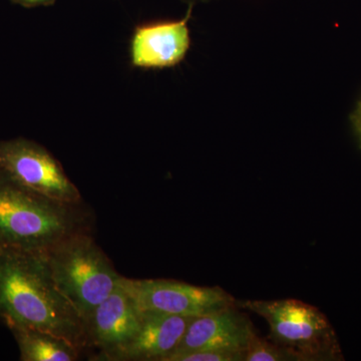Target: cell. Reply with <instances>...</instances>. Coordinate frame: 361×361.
Returning a JSON list of instances; mask_svg holds the SVG:
<instances>
[{
  "label": "cell",
  "instance_id": "cell-13",
  "mask_svg": "<svg viewBox=\"0 0 361 361\" xmlns=\"http://www.w3.org/2000/svg\"><path fill=\"white\" fill-rule=\"evenodd\" d=\"M244 351L209 349L177 356L173 361H243Z\"/></svg>",
  "mask_w": 361,
  "mask_h": 361
},
{
  "label": "cell",
  "instance_id": "cell-11",
  "mask_svg": "<svg viewBox=\"0 0 361 361\" xmlns=\"http://www.w3.org/2000/svg\"><path fill=\"white\" fill-rule=\"evenodd\" d=\"M23 361H75L80 350L61 337L33 329H13Z\"/></svg>",
  "mask_w": 361,
  "mask_h": 361
},
{
  "label": "cell",
  "instance_id": "cell-12",
  "mask_svg": "<svg viewBox=\"0 0 361 361\" xmlns=\"http://www.w3.org/2000/svg\"><path fill=\"white\" fill-rule=\"evenodd\" d=\"M243 361H297L290 351L256 336L244 350Z\"/></svg>",
  "mask_w": 361,
  "mask_h": 361
},
{
  "label": "cell",
  "instance_id": "cell-9",
  "mask_svg": "<svg viewBox=\"0 0 361 361\" xmlns=\"http://www.w3.org/2000/svg\"><path fill=\"white\" fill-rule=\"evenodd\" d=\"M256 336L257 331L250 318L235 304L193 318L179 348L168 361L209 349L244 351Z\"/></svg>",
  "mask_w": 361,
  "mask_h": 361
},
{
  "label": "cell",
  "instance_id": "cell-3",
  "mask_svg": "<svg viewBox=\"0 0 361 361\" xmlns=\"http://www.w3.org/2000/svg\"><path fill=\"white\" fill-rule=\"evenodd\" d=\"M44 256L54 284L82 322L115 290L123 277L85 232L61 240Z\"/></svg>",
  "mask_w": 361,
  "mask_h": 361
},
{
  "label": "cell",
  "instance_id": "cell-5",
  "mask_svg": "<svg viewBox=\"0 0 361 361\" xmlns=\"http://www.w3.org/2000/svg\"><path fill=\"white\" fill-rule=\"evenodd\" d=\"M0 176L28 191L70 205H80V190L63 166L42 145L30 140L0 141Z\"/></svg>",
  "mask_w": 361,
  "mask_h": 361
},
{
  "label": "cell",
  "instance_id": "cell-15",
  "mask_svg": "<svg viewBox=\"0 0 361 361\" xmlns=\"http://www.w3.org/2000/svg\"><path fill=\"white\" fill-rule=\"evenodd\" d=\"M14 4H20L21 6L37 7V6H49L54 4L56 0H11Z\"/></svg>",
  "mask_w": 361,
  "mask_h": 361
},
{
  "label": "cell",
  "instance_id": "cell-1",
  "mask_svg": "<svg viewBox=\"0 0 361 361\" xmlns=\"http://www.w3.org/2000/svg\"><path fill=\"white\" fill-rule=\"evenodd\" d=\"M0 320L85 348L84 322L52 280L44 254L0 249Z\"/></svg>",
  "mask_w": 361,
  "mask_h": 361
},
{
  "label": "cell",
  "instance_id": "cell-4",
  "mask_svg": "<svg viewBox=\"0 0 361 361\" xmlns=\"http://www.w3.org/2000/svg\"><path fill=\"white\" fill-rule=\"evenodd\" d=\"M236 305L262 317L270 341L290 351L297 361L344 360L336 330L315 306L297 299L236 300Z\"/></svg>",
  "mask_w": 361,
  "mask_h": 361
},
{
  "label": "cell",
  "instance_id": "cell-6",
  "mask_svg": "<svg viewBox=\"0 0 361 361\" xmlns=\"http://www.w3.org/2000/svg\"><path fill=\"white\" fill-rule=\"evenodd\" d=\"M121 284L141 312L199 317L235 305L236 299L219 286H196L169 279H129Z\"/></svg>",
  "mask_w": 361,
  "mask_h": 361
},
{
  "label": "cell",
  "instance_id": "cell-7",
  "mask_svg": "<svg viewBox=\"0 0 361 361\" xmlns=\"http://www.w3.org/2000/svg\"><path fill=\"white\" fill-rule=\"evenodd\" d=\"M141 317V311L120 281L115 290L84 320L85 348L99 349L102 360H110L134 338Z\"/></svg>",
  "mask_w": 361,
  "mask_h": 361
},
{
  "label": "cell",
  "instance_id": "cell-16",
  "mask_svg": "<svg viewBox=\"0 0 361 361\" xmlns=\"http://www.w3.org/2000/svg\"><path fill=\"white\" fill-rule=\"evenodd\" d=\"M183 1L188 2L189 4H198V2H210L212 0H183Z\"/></svg>",
  "mask_w": 361,
  "mask_h": 361
},
{
  "label": "cell",
  "instance_id": "cell-2",
  "mask_svg": "<svg viewBox=\"0 0 361 361\" xmlns=\"http://www.w3.org/2000/svg\"><path fill=\"white\" fill-rule=\"evenodd\" d=\"M78 205L28 191L0 176V249L44 254L85 232Z\"/></svg>",
  "mask_w": 361,
  "mask_h": 361
},
{
  "label": "cell",
  "instance_id": "cell-8",
  "mask_svg": "<svg viewBox=\"0 0 361 361\" xmlns=\"http://www.w3.org/2000/svg\"><path fill=\"white\" fill-rule=\"evenodd\" d=\"M193 7V4H189L186 16L180 20L137 25L130 39L132 65L145 70H161L180 65L191 47L188 23Z\"/></svg>",
  "mask_w": 361,
  "mask_h": 361
},
{
  "label": "cell",
  "instance_id": "cell-14",
  "mask_svg": "<svg viewBox=\"0 0 361 361\" xmlns=\"http://www.w3.org/2000/svg\"><path fill=\"white\" fill-rule=\"evenodd\" d=\"M350 121L356 139H357L361 149V97L360 101L357 102V104H356L355 110L351 114Z\"/></svg>",
  "mask_w": 361,
  "mask_h": 361
},
{
  "label": "cell",
  "instance_id": "cell-10",
  "mask_svg": "<svg viewBox=\"0 0 361 361\" xmlns=\"http://www.w3.org/2000/svg\"><path fill=\"white\" fill-rule=\"evenodd\" d=\"M141 324L134 338L111 356L110 361H168L195 317L141 312Z\"/></svg>",
  "mask_w": 361,
  "mask_h": 361
}]
</instances>
